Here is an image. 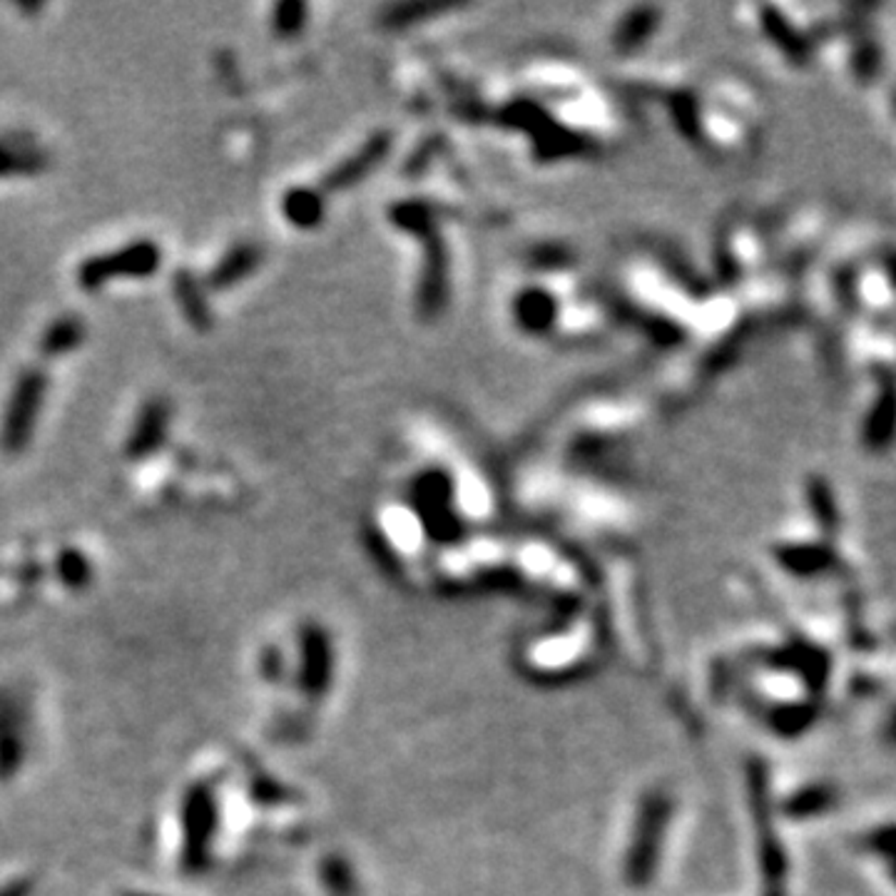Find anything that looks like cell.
Masks as SVG:
<instances>
[{"instance_id": "3957f363", "label": "cell", "mask_w": 896, "mask_h": 896, "mask_svg": "<svg viewBox=\"0 0 896 896\" xmlns=\"http://www.w3.org/2000/svg\"><path fill=\"white\" fill-rule=\"evenodd\" d=\"M162 265V250L153 240H137L125 247L93 254L75 271V282L85 292H98L112 279L153 277Z\"/></svg>"}, {"instance_id": "277c9868", "label": "cell", "mask_w": 896, "mask_h": 896, "mask_svg": "<svg viewBox=\"0 0 896 896\" xmlns=\"http://www.w3.org/2000/svg\"><path fill=\"white\" fill-rule=\"evenodd\" d=\"M391 140H393L391 133H386V130H382V133H374L362 147L356 149V153H351L347 160H341L331 172H327V178L322 180V190L344 192L362 182L366 174H372L376 167L386 160V155H389V149H391Z\"/></svg>"}, {"instance_id": "8fae6325", "label": "cell", "mask_w": 896, "mask_h": 896, "mask_svg": "<svg viewBox=\"0 0 896 896\" xmlns=\"http://www.w3.org/2000/svg\"><path fill=\"white\" fill-rule=\"evenodd\" d=\"M306 17H310V8L299 0H287V3H279L271 13V28L282 38H294V35L302 33L306 28Z\"/></svg>"}, {"instance_id": "5b68a950", "label": "cell", "mask_w": 896, "mask_h": 896, "mask_svg": "<svg viewBox=\"0 0 896 896\" xmlns=\"http://www.w3.org/2000/svg\"><path fill=\"white\" fill-rule=\"evenodd\" d=\"M170 403L162 397H153L143 403L125 446L130 461H143L149 459L155 451H160L165 446L167 432H170Z\"/></svg>"}, {"instance_id": "8992f818", "label": "cell", "mask_w": 896, "mask_h": 896, "mask_svg": "<svg viewBox=\"0 0 896 896\" xmlns=\"http://www.w3.org/2000/svg\"><path fill=\"white\" fill-rule=\"evenodd\" d=\"M172 292L178 299L180 312L184 314V319L192 329L197 331H209L215 327V314L213 306L207 302L205 284L199 282L197 275L192 269H178L172 275Z\"/></svg>"}, {"instance_id": "ba28073f", "label": "cell", "mask_w": 896, "mask_h": 896, "mask_svg": "<svg viewBox=\"0 0 896 896\" xmlns=\"http://www.w3.org/2000/svg\"><path fill=\"white\" fill-rule=\"evenodd\" d=\"M282 213L299 230H314L324 222V197L314 187H292L282 199Z\"/></svg>"}, {"instance_id": "30bf717a", "label": "cell", "mask_w": 896, "mask_h": 896, "mask_svg": "<svg viewBox=\"0 0 896 896\" xmlns=\"http://www.w3.org/2000/svg\"><path fill=\"white\" fill-rule=\"evenodd\" d=\"M48 167V155L33 145L0 143V178L15 174H35Z\"/></svg>"}, {"instance_id": "6da1fadb", "label": "cell", "mask_w": 896, "mask_h": 896, "mask_svg": "<svg viewBox=\"0 0 896 896\" xmlns=\"http://www.w3.org/2000/svg\"><path fill=\"white\" fill-rule=\"evenodd\" d=\"M692 133L702 145L725 155H740L760 135V112L750 90L730 77H717L705 90L695 93L690 108Z\"/></svg>"}, {"instance_id": "7a4b0ae2", "label": "cell", "mask_w": 896, "mask_h": 896, "mask_svg": "<svg viewBox=\"0 0 896 896\" xmlns=\"http://www.w3.org/2000/svg\"><path fill=\"white\" fill-rule=\"evenodd\" d=\"M48 372L46 366H28L17 376V382L8 399L3 424H0V448L8 456L21 453L31 444L35 424H38L43 401L48 393Z\"/></svg>"}, {"instance_id": "9c48e42d", "label": "cell", "mask_w": 896, "mask_h": 896, "mask_svg": "<svg viewBox=\"0 0 896 896\" xmlns=\"http://www.w3.org/2000/svg\"><path fill=\"white\" fill-rule=\"evenodd\" d=\"M85 339V322L75 314L58 316L56 322L50 324L40 339V351L46 359H56L70 354V351L77 349Z\"/></svg>"}, {"instance_id": "7c38bea8", "label": "cell", "mask_w": 896, "mask_h": 896, "mask_svg": "<svg viewBox=\"0 0 896 896\" xmlns=\"http://www.w3.org/2000/svg\"><path fill=\"white\" fill-rule=\"evenodd\" d=\"M60 570H63L65 581L70 583H83L87 576H90V568H87V560L83 553L68 550L60 556Z\"/></svg>"}, {"instance_id": "52a82bcc", "label": "cell", "mask_w": 896, "mask_h": 896, "mask_svg": "<svg viewBox=\"0 0 896 896\" xmlns=\"http://www.w3.org/2000/svg\"><path fill=\"white\" fill-rule=\"evenodd\" d=\"M259 265H262V250L257 247V244L240 242L217 262L202 284L215 289V292H225V289H232L240 282H244L250 275H254Z\"/></svg>"}]
</instances>
